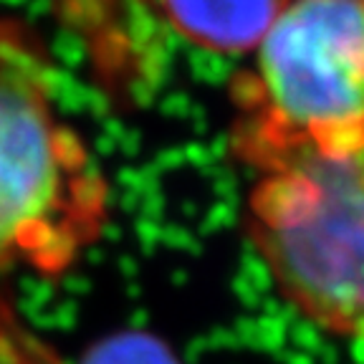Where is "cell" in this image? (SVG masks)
Wrapping results in <instances>:
<instances>
[{
	"label": "cell",
	"instance_id": "2",
	"mask_svg": "<svg viewBox=\"0 0 364 364\" xmlns=\"http://www.w3.org/2000/svg\"><path fill=\"white\" fill-rule=\"evenodd\" d=\"M228 147L253 175L364 147V0H294L230 84Z\"/></svg>",
	"mask_w": 364,
	"mask_h": 364
},
{
	"label": "cell",
	"instance_id": "5",
	"mask_svg": "<svg viewBox=\"0 0 364 364\" xmlns=\"http://www.w3.org/2000/svg\"><path fill=\"white\" fill-rule=\"evenodd\" d=\"M86 364H175V359L147 336H119L99 347Z\"/></svg>",
	"mask_w": 364,
	"mask_h": 364
},
{
	"label": "cell",
	"instance_id": "3",
	"mask_svg": "<svg viewBox=\"0 0 364 364\" xmlns=\"http://www.w3.org/2000/svg\"><path fill=\"white\" fill-rule=\"evenodd\" d=\"M245 235L294 311L364 344V147L256 175Z\"/></svg>",
	"mask_w": 364,
	"mask_h": 364
},
{
	"label": "cell",
	"instance_id": "1",
	"mask_svg": "<svg viewBox=\"0 0 364 364\" xmlns=\"http://www.w3.org/2000/svg\"><path fill=\"white\" fill-rule=\"evenodd\" d=\"M107 218V177L61 117L51 53L31 23L0 13V276H63Z\"/></svg>",
	"mask_w": 364,
	"mask_h": 364
},
{
	"label": "cell",
	"instance_id": "4",
	"mask_svg": "<svg viewBox=\"0 0 364 364\" xmlns=\"http://www.w3.org/2000/svg\"><path fill=\"white\" fill-rule=\"evenodd\" d=\"M294 0H157L180 38L210 53H253Z\"/></svg>",
	"mask_w": 364,
	"mask_h": 364
}]
</instances>
